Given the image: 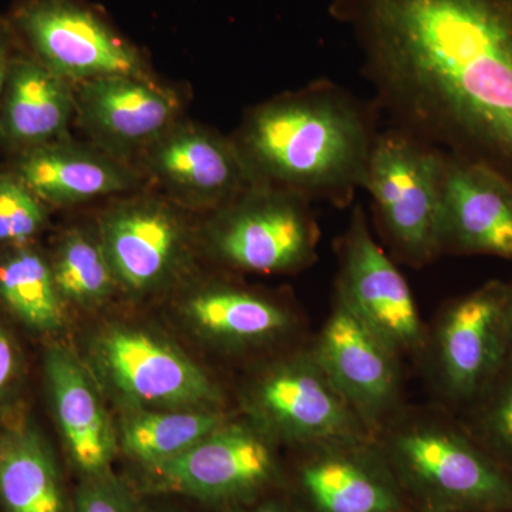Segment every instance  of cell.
<instances>
[{"instance_id": "1", "label": "cell", "mask_w": 512, "mask_h": 512, "mask_svg": "<svg viewBox=\"0 0 512 512\" xmlns=\"http://www.w3.org/2000/svg\"><path fill=\"white\" fill-rule=\"evenodd\" d=\"M380 96L512 185V0H349Z\"/></svg>"}, {"instance_id": "2", "label": "cell", "mask_w": 512, "mask_h": 512, "mask_svg": "<svg viewBox=\"0 0 512 512\" xmlns=\"http://www.w3.org/2000/svg\"><path fill=\"white\" fill-rule=\"evenodd\" d=\"M372 144L355 104L318 87L259 107L237 147L256 185L345 200L363 187Z\"/></svg>"}, {"instance_id": "3", "label": "cell", "mask_w": 512, "mask_h": 512, "mask_svg": "<svg viewBox=\"0 0 512 512\" xmlns=\"http://www.w3.org/2000/svg\"><path fill=\"white\" fill-rule=\"evenodd\" d=\"M417 512H512V471L451 420L413 421L376 437Z\"/></svg>"}, {"instance_id": "4", "label": "cell", "mask_w": 512, "mask_h": 512, "mask_svg": "<svg viewBox=\"0 0 512 512\" xmlns=\"http://www.w3.org/2000/svg\"><path fill=\"white\" fill-rule=\"evenodd\" d=\"M131 484L147 498H190L222 511L284 490L276 443L248 419H229L180 456L134 470Z\"/></svg>"}, {"instance_id": "5", "label": "cell", "mask_w": 512, "mask_h": 512, "mask_svg": "<svg viewBox=\"0 0 512 512\" xmlns=\"http://www.w3.org/2000/svg\"><path fill=\"white\" fill-rule=\"evenodd\" d=\"M247 419L276 444L312 448L376 439L320 365L313 349L262 367L242 390Z\"/></svg>"}, {"instance_id": "6", "label": "cell", "mask_w": 512, "mask_h": 512, "mask_svg": "<svg viewBox=\"0 0 512 512\" xmlns=\"http://www.w3.org/2000/svg\"><path fill=\"white\" fill-rule=\"evenodd\" d=\"M89 369L127 410L222 409L224 393L187 353L151 330L104 326L89 343Z\"/></svg>"}, {"instance_id": "7", "label": "cell", "mask_w": 512, "mask_h": 512, "mask_svg": "<svg viewBox=\"0 0 512 512\" xmlns=\"http://www.w3.org/2000/svg\"><path fill=\"white\" fill-rule=\"evenodd\" d=\"M444 164L446 156L412 134H384L370 150L363 187L393 247L412 264L444 252Z\"/></svg>"}, {"instance_id": "8", "label": "cell", "mask_w": 512, "mask_h": 512, "mask_svg": "<svg viewBox=\"0 0 512 512\" xmlns=\"http://www.w3.org/2000/svg\"><path fill=\"white\" fill-rule=\"evenodd\" d=\"M207 238L212 255L225 265L275 274L312 262L319 232L305 198L255 185L220 208Z\"/></svg>"}, {"instance_id": "9", "label": "cell", "mask_w": 512, "mask_h": 512, "mask_svg": "<svg viewBox=\"0 0 512 512\" xmlns=\"http://www.w3.org/2000/svg\"><path fill=\"white\" fill-rule=\"evenodd\" d=\"M6 16L22 46L67 82L146 76L136 50L74 0H15Z\"/></svg>"}, {"instance_id": "10", "label": "cell", "mask_w": 512, "mask_h": 512, "mask_svg": "<svg viewBox=\"0 0 512 512\" xmlns=\"http://www.w3.org/2000/svg\"><path fill=\"white\" fill-rule=\"evenodd\" d=\"M507 282L488 281L448 303L436 326V375L448 402L468 409L511 357Z\"/></svg>"}, {"instance_id": "11", "label": "cell", "mask_w": 512, "mask_h": 512, "mask_svg": "<svg viewBox=\"0 0 512 512\" xmlns=\"http://www.w3.org/2000/svg\"><path fill=\"white\" fill-rule=\"evenodd\" d=\"M336 296L397 355L419 352L426 345L412 289L373 238L359 207L343 237Z\"/></svg>"}, {"instance_id": "12", "label": "cell", "mask_w": 512, "mask_h": 512, "mask_svg": "<svg viewBox=\"0 0 512 512\" xmlns=\"http://www.w3.org/2000/svg\"><path fill=\"white\" fill-rule=\"evenodd\" d=\"M313 353L367 430L386 427L399 406V355L336 296Z\"/></svg>"}, {"instance_id": "13", "label": "cell", "mask_w": 512, "mask_h": 512, "mask_svg": "<svg viewBox=\"0 0 512 512\" xmlns=\"http://www.w3.org/2000/svg\"><path fill=\"white\" fill-rule=\"evenodd\" d=\"M293 497L306 512H417L376 439L305 448Z\"/></svg>"}, {"instance_id": "14", "label": "cell", "mask_w": 512, "mask_h": 512, "mask_svg": "<svg viewBox=\"0 0 512 512\" xmlns=\"http://www.w3.org/2000/svg\"><path fill=\"white\" fill-rule=\"evenodd\" d=\"M40 376L64 453L79 480L113 471L120 453L117 426L89 366L55 340L43 345Z\"/></svg>"}, {"instance_id": "15", "label": "cell", "mask_w": 512, "mask_h": 512, "mask_svg": "<svg viewBox=\"0 0 512 512\" xmlns=\"http://www.w3.org/2000/svg\"><path fill=\"white\" fill-rule=\"evenodd\" d=\"M147 154L157 180L200 207H225L256 185L237 144L205 128L174 124Z\"/></svg>"}, {"instance_id": "16", "label": "cell", "mask_w": 512, "mask_h": 512, "mask_svg": "<svg viewBox=\"0 0 512 512\" xmlns=\"http://www.w3.org/2000/svg\"><path fill=\"white\" fill-rule=\"evenodd\" d=\"M443 247L512 262V185L485 165L446 156Z\"/></svg>"}, {"instance_id": "17", "label": "cell", "mask_w": 512, "mask_h": 512, "mask_svg": "<svg viewBox=\"0 0 512 512\" xmlns=\"http://www.w3.org/2000/svg\"><path fill=\"white\" fill-rule=\"evenodd\" d=\"M99 237L117 285L131 293L165 284L180 265L185 244L181 222L153 201L113 208L101 220Z\"/></svg>"}, {"instance_id": "18", "label": "cell", "mask_w": 512, "mask_h": 512, "mask_svg": "<svg viewBox=\"0 0 512 512\" xmlns=\"http://www.w3.org/2000/svg\"><path fill=\"white\" fill-rule=\"evenodd\" d=\"M178 107L170 90L136 74L86 80L76 94L83 126L111 151L150 146L174 126Z\"/></svg>"}, {"instance_id": "19", "label": "cell", "mask_w": 512, "mask_h": 512, "mask_svg": "<svg viewBox=\"0 0 512 512\" xmlns=\"http://www.w3.org/2000/svg\"><path fill=\"white\" fill-rule=\"evenodd\" d=\"M76 114L73 84L20 43L0 96V151L10 158L66 138Z\"/></svg>"}, {"instance_id": "20", "label": "cell", "mask_w": 512, "mask_h": 512, "mask_svg": "<svg viewBox=\"0 0 512 512\" xmlns=\"http://www.w3.org/2000/svg\"><path fill=\"white\" fill-rule=\"evenodd\" d=\"M72 497L32 414L0 423V512H72Z\"/></svg>"}, {"instance_id": "21", "label": "cell", "mask_w": 512, "mask_h": 512, "mask_svg": "<svg viewBox=\"0 0 512 512\" xmlns=\"http://www.w3.org/2000/svg\"><path fill=\"white\" fill-rule=\"evenodd\" d=\"M46 205H72L130 190L134 175L111 157L66 138L10 158L8 167Z\"/></svg>"}, {"instance_id": "22", "label": "cell", "mask_w": 512, "mask_h": 512, "mask_svg": "<svg viewBox=\"0 0 512 512\" xmlns=\"http://www.w3.org/2000/svg\"><path fill=\"white\" fill-rule=\"evenodd\" d=\"M184 316L202 338L224 349L264 348L295 326L281 303L234 286H208L185 302Z\"/></svg>"}, {"instance_id": "23", "label": "cell", "mask_w": 512, "mask_h": 512, "mask_svg": "<svg viewBox=\"0 0 512 512\" xmlns=\"http://www.w3.org/2000/svg\"><path fill=\"white\" fill-rule=\"evenodd\" d=\"M0 312L22 335L55 342L66 328L67 306L57 291L49 254L39 244L0 249Z\"/></svg>"}, {"instance_id": "24", "label": "cell", "mask_w": 512, "mask_h": 512, "mask_svg": "<svg viewBox=\"0 0 512 512\" xmlns=\"http://www.w3.org/2000/svg\"><path fill=\"white\" fill-rule=\"evenodd\" d=\"M229 420L222 409H133L117 426L120 453L136 470L180 456Z\"/></svg>"}, {"instance_id": "25", "label": "cell", "mask_w": 512, "mask_h": 512, "mask_svg": "<svg viewBox=\"0 0 512 512\" xmlns=\"http://www.w3.org/2000/svg\"><path fill=\"white\" fill-rule=\"evenodd\" d=\"M57 291L66 306L96 308L117 288L100 237L82 229L64 232L49 254Z\"/></svg>"}, {"instance_id": "26", "label": "cell", "mask_w": 512, "mask_h": 512, "mask_svg": "<svg viewBox=\"0 0 512 512\" xmlns=\"http://www.w3.org/2000/svg\"><path fill=\"white\" fill-rule=\"evenodd\" d=\"M468 431L512 471V356L468 409Z\"/></svg>"}, {"instance_id": "27", "label": "cell", "mask_w": 512, "mask_h": 512, "mask_svg": "<svg viewBox=\"0 0 512 512\" xmlns=\"http://www.w3.org/2000/svg\"><path fill=\"white\" fill-rule=\"evenodd\" d=\"M47 222V205L8 168L0 170V249L36 242Z\"/></svg>"}, {"instance_id": "28", "label": "cell", "mask_w": 512, "mask_h": 512, "mask_svg": "<svg viewBox=\"0 0 512 512\" xmlns=\"http://www.w3.org/2000/svg\"><path fill=\"white\" fill-rule=\"evenodd\" d=\"M22 333L0 312V423L30 413V367Z\"/></svg>"}, {"instance_id": "29", "label": "cell", "mask_w": 512, "mask_h": 512, "mask_svg": "<svg viewBox=\"0 0 512 512\" xmlns=\"http://www.w3.org/2000/svg\"><path fill=\"white\" fill-rule=\"evenodd\" d=\"M146 501L127 478L110 471L79 480L73 491L72 512H151Z\"/></svg>"}, {"instance_id": "30", "label": "cell", "mask_w": 512, "mask_h": 512, "mask_svg": "<svg viewBox=\"0 0 512 512\" xmlns=\"http://www.w3.org/2000/svg\"><path fill=\"white\" fill-rule=\"evenodd\" d=\"M218 512H306L301 504L291 494H285L284 490L266 494L249 503L235 505Z\"/></svg>"}, {"instance_id": "31", "label": "cell", "mask_w": 512, "mask_h": 512, "mask_svg": "<svg viewBox=\"0 0 512 512\" xmlns=\"http://www.w3.org/2000/svg\"><path fill=\"white\" fill-rule=\"evenodd\" d=\"M19 46L18 36L10 25L8 16L0 15V96H2L3 84H5L10 62Z\"/></svg>"}, {"instance_id": "32", "label": "cell", "mask_w": 512, "mask_h": 512, "mask_svg": "<svg viewBox=\"0 0 512 512\" xmlns=\"http://www.w3.org/2000/svg\"><path fill=\"white\" fill-rule=\"evenodd\" d=\"M507 323H508V335H510L511 345V356H512V282L507 284Z\"/></svg>"}, {"instance_id": "33", "label": "cell", "mask_w": 512, "mask_h": 512, "mask_svg": "<svg viewBox=\"0 0 512 512\" xmlns=\"http://www.w3.org/2000/svg\"><path fill=\"white\" fill-rule=\"evenodd\" d=\"M158 512H181L180 510H177V508L174 507H165L163 510Z\"/></svg>"}]
</instances>
